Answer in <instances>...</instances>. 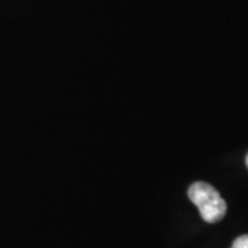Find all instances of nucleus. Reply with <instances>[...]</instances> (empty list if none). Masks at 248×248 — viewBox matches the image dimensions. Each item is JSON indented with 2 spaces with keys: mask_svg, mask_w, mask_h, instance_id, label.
Listing matches in <instances>:
<instances>
[{
  "mask_svg": "<svg viewBox=\"0 0 248 248\" xmlns=\"http://www.w3.org/2000/svg\"><path fill=\"white\" fill-rule=\"evenodd\" d=\"M232 248H248V234H243L233 241Z\"/></svg>",
  "mask_w": 248,
  "mask_h": 248,
  "instance_id": "obj_2",
  "label": "nucleus"
},
{
  "mask_svg": "<svg viewBox=\"0 0 248 248\" xmlns=\"http://www.w3.org/2000/svg\"><path fill=\"white\" fill-rule=\"evenodd\" d=\"M187 196L190 202L199 208V213L204 221L208 223H217L226 215L228 205L219 195V192L207 182L192 184Z\"/></svg>",
  "mask_w": 248,
  "mask_h": 248,
  "instance_id": "obj_1",
  "label": "nucleus"
},
{
  "mask_svg": "<svg viewBox=\"0 0 248 248\" xmlns=\"http://www.w3.org/2000/svg\"><path fill=\"white\" fill-rule=\"evenodd\" d=\"M246 164H247V167H248V155H247V157H246Z\"/></svg>",
  "mask_w": 248,
  "mask_h": 248,
  "instance_id": "obj_3",
  "label": "nucleus"
}]
</instances>
